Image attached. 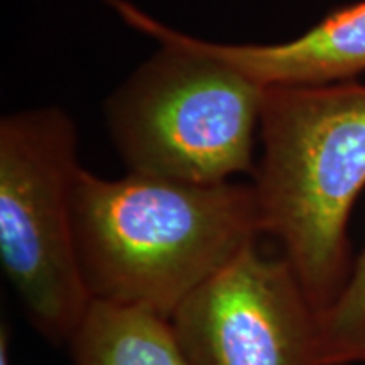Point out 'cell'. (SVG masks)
<instances>
[{
    "label": "cell",
    "instance_id": "obj_1",
    "mask_svg": "<svg viewBox=\"0 0 365 365\" xmlns=\"http://www.w3.org/2000/svg\"><path fill=\"white\" fill-rule=\"evenodd\" d=\"M264 235L254 185H198L81 170L75 240L91 301L170 319L181 303Z\"/></svg>",
    "mask_w": 365,
    "mask_h": 365
},
{
    "label": "cell",
    "instance_id": "obj_2",
    "mask_svg": "<svg viewBox=\"0 0 365 365\" xmlns=\"http://www.w3.org/2000/svg\"><path fill=\"white\" fill-rule=\"evenodd\" d=\"M261 137L254 186L264 235L323 313L355 261L349 222L365 188V85L266 86Z\"/></svg>",
    "mask_w": 365,
    "mask_h": 365
},
{
    "label": "cell",
    "instance_id": "obj_3",
    "mask_svg": "<svg viewBox=\"0 0 365 365\" xmlns=\"http://www.w3.org/2000/svg\"><path fill=\"white\" fill-rule=\"evenodd\" d=\"M103 2L161 44L107 105L108 129L129 171L198 185L255 173L266 88L129 0Z\"/></svg>",
    "mask_w": 365,
    "mask_h": 365
},
{
    "label": "cell",
    "instance_id": "obj_4",
    "mask_svg": "<svg viewBox=\"0 0 365 365\" xmlns=\"http://www.w3.org/2000/svg\"><path fill=\"white\" fill-rule=\"evenodd\" d=\"M83 168L76 125L54 107L0 122V262L31 325L70 344L91 298L75 240V190Z\"/></svg>",
    "mask_w": 365,
    "mask_h": 365
},
{
    "label": "cell",
    "instance_id": "obj_5",
    "mask_svg": "<svg viewBox=\"0 0 365 365\" xmlns=\"http://www.w3.org/2000/svg\"><path fill=\"white\" fill-rule=\"evenodd\" d=\"M259 240L170 318L190 365H319L318 309L284 255Z\"/></svg>",
    "mask_w": 365,
    "mask_h": 365
},
{
    "label": "cell",
    "instance_id": "obj_6",
    "mask_svg": "<svg viewBox=\"0 0 365 365\" xmlns=\"http://www.w3.org/2000/svg\"><path fill=\"white\" fill-rule=\"evenodd\" d=\"M191 46L261 86H317L352 81L365 71V0L333 9L298 38L277 44Z\"/></svg>",
    "mask_w": 365,
    "mask_h": 365
},
{
    "label": "cell",
    "instance_id": "obj_7",
    "mask_svg": "<svg viewBox=\"0 0 365 365\" xmlns=\"http://www.w3.org/2000/svg\"><path fill=\"white\" fill-rule=\"evenodd\" d=\"M73 365H190L170 319L91 301L70 340Z\"/></svg>",
    "mask_w": 365,
    "mask_h": 365
},
{
    "label": "cell",
    "instance_id": "obj_8",
    "mask_svg": "<svg viewBox=\"0 0 365 365\" xmlns=\"http://www.w3.org/2000/svg\"><path fill=\"white\" fill-rule=\"evenodd\" d=\"M365 357V247L344 289L319 313V365L362 364Z\"/></svg>",
    "mask_w": 365,
    "mask_h": 365
},
{
    "label": "cell",
    "instance_id": "obj_9",
    "mask_svg": "<svg viewBox=\"0 0 365 365\" xmlns=\"http://www.w3.org/2000/svg\"><path fill=\"white\" fill-rule=\"evenodd\" d=\"M0 365H11V333L9 328H0Z\"/></svg>",
    "mask_w": 365,
    "mask_h": 365
},
{
    "label": "cell",
    "instance_id": "obj_10",
    "mask_svg": "<svg viewBox=\"0 0 365 365\" xmlns=\"http://www.w3.org/2000/svg\"><path fill=\"white\" fill-rule=\"evenodd\" d=\"M362 364H365V357H364V362Z\"/></svg>",
    "mask_w": 365,
    "mask_h": 365
}]
</instances>
